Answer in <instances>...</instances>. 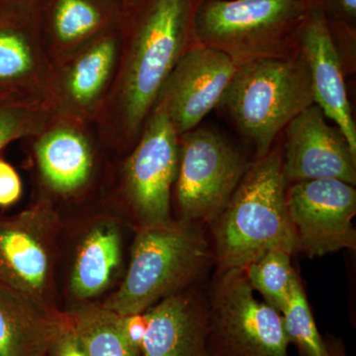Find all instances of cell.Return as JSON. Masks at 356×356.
<instances>
[{
  "label": "cell",
  "mask_w": 356,
  "mask_h": 356,
  "mask_svg": "<svg viewBox=\"0 0 356 356\" xmlns=\"http://www.w3.org/2000/svg\"><path fill=\"white\" fill-rule=\"evenodd\" d=\"M202 0H136L125 6L118 70L95 121L100 140L132 149L163 84L195 43L193 19Z\"/></svg>",
  "instance_id": "6da1fadb"
},
{
  "label": "cell",
  "mask_w": 356,
  "mask_h": 356,
  "mask_svg": "<svg viewBox=\"0 0 356 356\" xmlns=\"http://www.w3.org/2000/svg\"><path fill=\"white\" fill-rule=\"evenodd\" d=\"M283 153L271 149L248 166L211 225L218 270L243 269L273 250L299 252L286 205Z\"/></svg>",
  "instance_id": "7a4b0ae2"
},
{
  "label": "cell",
  "mask_w": 356,
  "mask_h": 356,
  "mask_svg": "<svg viewBox=\"0 0 356 356\" xmlns=\"http://www.w3.org/2000/svg\"><path fill=\"white\" fill-rule=\"evenodd\" d=\"M213 261L212 248L196 224L170 221L140 227L125 280L102 306L123 317L145 313L188 289Z\"/></svg>",
  "instance_id": "3957f363"
},
{
  "label": "cell",
  "mask_w": 356,
  "mask_h": 356,
  "mask_svg": "<svg viewBox=\"0 0 356 356\" xmlns=\"http://www.w3.org/2000/svg\"><path fill=\"white\" fill-rule=\"evenodd\" d=\"M257 158L266 156L278 134L314 104L310 74L298 44L285 55L240 65L221 103Z\"/></svg>",
  "instance_id": "277c9868"
},
{
  "label": "cell",
  "mask_w": 356,
  "mask_h": 356,
  "mask_svg": "<svg viewBox=\"0 0 356 356\" xmlns=\"http://www.w3.org/2000/svg\"><path fill=\"white\" fill-rule=\"evenodd\" d=\"M312 8L311 0H202L194 15V39L240 67L294 50Z\"/></svg>",
  "instance_id": "5b68a950"
},
{
  "label": "cell",
  "mask_w": 356,
  "mask_h": 356,
  "mask_svg": "<svg viewBox=\"0 0 356 356\" xmlns=\"http://www.w3.org/2000/svg\"><path fill=\"white\" fill-rule=\"evenodd\" d=\"M243 269L218 270L208 297V356H289L282 317L257 301Z\"/></svg>",
  "instance_id": "8992f818"
},
{
  "label": "cell",
  "mask_w": 356,
  "mask_h": 356,
  "mask_svg": "<svg viewBox=\"0 0 356 356\" xmlns=\"http://www.w3.org/2000/svg\"><path fill=\"white\" fill-rule=\"evenodd\" d=\"M248 166L242 153L211 129L195 128L179 135L175 196L182 221H214Z\"/></svg>",
  "instance_id": "52a82bcc"
},
{
  "label": "cell",
  "mask_w": 356,
  "mask_h": 356,
  "mask_svg": "<svg viewBox=\"0 0 356 356\" xmlns=\"http://www.w3.org/2000/svg\"><path fill=\"white\" fill-rule=\"evenodd\" d=\"M179 161V136L165 110L154 106L124 166V188L140 227L170 220Z\"/></svg>",
  "instance_id": "ba28073f"
},
{
  "label": "cell",
  "mask_w": 356,
  "mask_h": 356,
  "mask_svg": "<svg viewBox=\"0 0 356 356\" xmlns=\"http://www.w3.org/2000/svg\"><path fill=\"white\" fill-rule=\"evenodd\" d=\"M120 29L105 33L51 63L48 100L56 116L95 124L118 70Z\"/></svg>",
  "instance_id": "9c48e42d"
},
{
  "label": "cell",
  "mask_w": 356,
  "mask_h": 356,
  "mask_svg": "<svg viewBox=\"0 0 356 356\" xmlns=\"http://www.w3.org/2000/svg\"><path fill=\"white\" fill-rule=\"evenodd\" d=\"M288 214L298 241V250L310 259L355 250V185L343 180H306L286 191Z\"/></svg>",
  "instance_id": "30bf717a"
},
{
  "label": "cell",
  "mask_w": 356,
  "mask_h": 356,
  "mask_svg": "<svg viewBox=\"0 0 356 356\" xmlns=\"http://www.w3.org/2000/svg\"><path fill=\"white\" fill-rule=\"evenodd\" d=\"M57 221L46 198L17 216L0 219V284L48 306L50 245Z\"/></svg>",
  "instance_id": "8fae6325"
},
{
  "label": "cell",
  "mask_w": 356,
  "mask_h": 356,
  "mask_svg": "<svg viewBox=\"0 0 356 356\" xmlns=\"http://www.w3.org/2000/svg\"><path fill=\"white\" fill-rule=\"evenodd\" d=\"M236 70L228 55L195 42L175 65L154 106L165 110L178 136L193 130L221 103Z\"/></svg>",
  "instance_id": "7c38bea8"
},
{
  "label": "cell",
  "mask_w": 356,
  "mask_h": 356,
  "mask_svg": "<svg viewBox=\"0 0 356 356\" xmlns=\"http://www.w3.org/2000/svg\"><path fill=\"white\" fill-rule=\"evenodd\" d=\"M51 74L36 1L0 3V96L48 100Z\"/></svg>",
  "instance_id": "4fadbf2b"
},
{
  "label": "cell",
  "mask_w": 356,
  "mask_h": 356,
  "mask_svg": "<svg viewBox=\"0 0 356 356\" xmlns=\"http://www.w3.org/2000/svg\"><path fill=\"white\" fill-rule=\"evenodd\" d=\"M282 172L285 184L306 180H343L356 184V154L337 127L325 121L320 107L312 104L285 127Z\"/></svg>",
  "instance_id": "5bb4252c"
},
{
  "label": "cell",
  "mask_w": 356,
  "mask_h": 356,
  "mask_svg": "<svg viewBox=\"0 0 356 356\" xmlns=\"http://www.w3.org/2000/svg\"><path fill=\"white\" fill-rule=\"evenodd\" d=\"M297 44L310 74L314 104L332 119L356 154V127L344 83L343 62L327 16L313 7L300 28Z\"/></svg>",
  "instance_id": "9a60e30c"
},
{
  "label": "cell",
  "mask_w": 356,
  "mask_h": 356,
  "mask_svg": "<svg viewBox=\"0 0 356 356\" xmlns=\"http://www.w3.org/2000/svg\"><path fill=\"white\" fill-rule=\"evenodd\" d=\"M95 124L54 116L30 140L44 184L55 193L72 195L88 184L95 168Z\"/></svg>",
  "instance_id": "2e32d148"
},
{
  "label": "cell",
  "mask_w": 356,
  "mask_h": 356,
  "mask_svg": "<svg viewBox=\"0 0 356 356\" xmlns=\"http://www.w3.org/2000/svg\"><path fill=\"white\" fill-rule=\"evenodd\" d=\"M37 17L51 63L112 30L126 7L117 0H37Z\"/></svg>",
  "instance_id": "e0dca14e"
},
{
  "label": "cell",
  "mask_w": 356,
  "mask_h": 356,
  "mask_svg": "<svg viewBox=\"0 0 356 356\" xmlns=\"http://www.w3.org/2000/svg\"><path fill=\"white\" fill-rule=\"evenodd\" d=\"M142 356H208V300L188 288L146 311Z\"/></svg>",
  "instance_id": "ac0fdd59"
},
{
  "label": "cell",
  "mask_w": 356,
  "mask_h": 356,
  "mask_svg": "<svg viewBox=\"0 0 356 356\" xmlns=\"http://www.w3.org/2000/svg\"><path fill=\"white\" fill-rule=\"evenodd\" d=\"M69 315L0 284V356H48Z\"/></svg>",
  "instance_id": "d6986e66"
},
{
  "label": "cell",
  "mask_w": 356,
  "mask_h": 356,
  "mask_svg": "<svg viewBox=\"0 0 356 356\" xmlns=\"http://www.w3.org/2000/svg\"><path fill=\"white\" fill-rule=\"evenodd\" d=\"M121 236L116 225L104 222L86 236L77 252L72 271V292L79 299L102 294L120 266Z\"/></svg>",
  "instance_id": "ffe728a7"
},
{
  "label": "cell",
  "mask_w": 356,
  "mask_h": 356,
  "mask_svg": "<svg viewBox=\"0 0 356 356\" xmlns=\"http://www.w3.org/2000/svg\"><path fill=\"white\" fill-rule=\"evenodd\" d=\"M70 324L89 356H142L129 343L123 317L103 306H89L69 315Z\"/></svg>",
  "instance_id": "44dd1931"
},
{
  "label": "cell",
  "mask_w": 356,
  "mask_h": 356,
  "mask_svg": "<svg viewBox=\"0 0 356 356\" xmlns=\"http://www.w3.org/2000/svg\"><path fill=\"white\" fill-rule=\"evenodd\" d=\"M290 257L284 250H273L245 269L252 289L261 293L267 305L280 314L289 302L299 278Z\"/></svg>",
  "instance_id": "7402d4cb"
},
{
  "label": "cell",
  "mask_w": 356,
  "mask_h": 356,
  "mask_svg": "<svg viewBox=\"0 0 356 356\" xmlns=\"http://www.w3.org/2000/svg\"><path fill=\"white\" fill-rule=\"evenodd\" d=\"M54 116L48 100L0 96V152L14 140L34 138Z\"/></svg>",
  "instance_id": "603a6c76"
},
{
  "label": "cell",
  "mask_w": 356,
  "mask_h": 356,
  "mask_svg": "<svg viewBox=\"0 0 356 356\" xmlns=\"http://www.w3.org/2000/svg\"><path fill=\"white\" fill-rule=\"evenodd\" d=\"M280 315L289 343L298 348L300 355L330 356L299 278L293 287L289 302Z\"/></svg>",
  "instance_id": "cb8c5ba5"
},
{
  "label": "cell",
  "mask_w": 356,
  "mask_h": 356,
  "mask_svg": "<svg viewBox=\"0 0 356 356\" xmlns=\"http://www.w3.org/2000/svg\"><path fill=\"white\" fill-rule=\"evenodd\" d=\"M313 7L320 9L332 22L355 27L356 0H311Z\"/></svg>",
  "instance_id": "d4e9b609"
},
{
  "label": "cell",
  "mask_w": 356,
  "mask_h": 356,
  "mask_svg": "<svg viewBox=\"0 0 356 356\" xmlns=\"http://www.w3.org/2000/svg\"><path fill=\"white\" fill-rule=\"evenodd\" d=\"M22 184L19 175L10 163L0 159V207L13 205L19 200Z\"/></svg>",
  "instance_id": "484cf974"
},
{
  "label": "cell",
  "mask_w": 356,
  "mask_h": 356,
  "mask_svg": "<svg viewBox=\"0 0 356 356\" xmlns=\"http://www.w3.org/2000/svg\"><path fill=\"white\" fill-rule=\"evenodd\" d=\"M48 356H89L81 339L72 329L70 321V325L51 346Z\"/></svg>",
  "instance_id": "4316f807"
},
{
  "label": "cell",
  "mask_w": 356,
  "mask_h": 356,
  "mask_svg": "<svg viewBox=\"0 0 356 356\" xmlns=\"http://www.w3.org/2000/svg\"><path fill=\"white\" fill-rule=\"evenodd\" d=\"M123 317V316H122ZM147 318L146 312L123 317V331L129 343L142 353V343L146 334Z\"/></svg>",
  "instance_id": "83f0119b"
},
{
  "label": "cell",
  "mask_w": 356,
  "mask_h": 356,
  "mask_svg": "<svg viewBox=\"0 0 356 356\" xmlns=\"http://www.w3.org/2000/svg\"><path fill=\"white\" fill-rule=\"evenodd\" d=\"M330 356H348L343 350V344L337 341H325Z\"/></svg>",
  "instance_id": "f1b7e54d"
},
{
  "label": "cell",
  "mask_w": 356,
  "mask_h": 356,
  "mask_svg": "<svg viewBox=\"0 0 356 356\" xmlns=\"http://www.w3.org/2000/svg\"><path fill=\"white\" fill-rule=\"evenodd\" d=\"M117 1L120 2V3L123 4L124 6H130L133 2H135L136 0H117Z\"/></svg>",
  "instance_id": "f546056e"
},
{
  "label": "cell",
  "mask_w": 356,
  "mask_h": 356,
  "mask_svg": "<svg viewBox=\"0 0 356 356\" xmlns=\"http://www.w3.org/2000/svg\"><path fill=\"white\" fill-rule=\"evenodd\" d=\"M10 1H37V0H0V3H4V2Z\"/></svg>",
  "instance_id": "4dcf8cb0"
}]
</instances>
